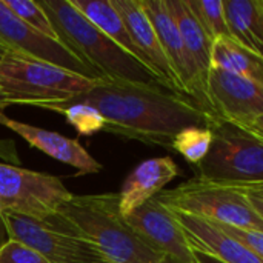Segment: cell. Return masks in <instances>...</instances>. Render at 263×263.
Listing matches in <instances>:
<instances>
[{"mask_svg": "<svg viewBox=\"0 0 263 263\" xmlns=\"http://www.w3.org/2000/svg\"><path fill=\"white\" fill-rule=\"evenodd\" d=\"M72 103L97 109L106 122V133L168 149L182 129L210 128L217 119L194 99L162 85L103 80L63 105Z\"/></svg>", "mask_w": 263, "mask_h": 263, "instance_id": "obj_1", "label": "cell"}, {"mask_svg": "<svg viewBox=\"0 0 263 263\" xmlns=\"http://www.w3.org/2000/svg\"><path fill=\"white\" fill-rule=\"evenodd\" d=\"M46 223L82 237L108 263H162L166 257L126 223L119 211V193L72 194Z\"/></svg>", "mask_w": 263, "mask_h": 263, "instance_id": "obj_2", "label": "cell"}, {"mask_svg": "<svg viewBox=\"0 0 263 263\" xmlns=\"http://www.w3.org/2000/svg\"><path fill=\"white\" fill-rule=\"evenodd\" d=\"M39 3L48 14L60 42L76 52L85 63L97 69L103 79L162 85L149 68L116 45L77 8H74L69 0H42Z\"/></svg>", "mask_w": 263, "mask_h": 263, "instance_id": "obj_3", "label": "cell"}, {"mask_svg": "<svg viewBox=\"0 0 263 263\" xmlns=\"http://www.w3.org/2000/svg\"><path fill=\"white\" fill-rule=\"evenodd\" d=\"M99 82L103 80H92L17 52H8L0 60V85L11 105L65 103Z\"/></svg>", "mask_w": 263, "mask_h": 263, "instance_id": "obj_4", "label": "cell"}, {"mask_svg": "<svg viewBox=\"0 0 263 263\" xmlns=\"http://www.w3.org/2000/svg\"><path fill=\"white\" fill-rule=\"evenodd\" d=\"M156 199L174 213L263 233V219L247 194L236 186L211 183L196 177L173 190H163Z\"/></svg>", "mask_w": 263, "mask_h": 263, "instance_id": "obj_5", "label": "cell"}, {"mask_svg": "<svg viewBox=\"0 0 263 263\" xmlns=\"http://www.w3.org/2000/svg\"><path fill=\"white\" fill-rule=\"evenodd\" d=\"M210 131L213 142L206 157L197 165L199 179L230 186L263 183L262 140L219 117Z\"/></svg>", "mask_w": 263, "mask_h": 263, "instance_id": "obj_6", "label": "cell"}, {"mask_svg": "<svg viewBox=\"0 0 263 263\" xmlns=\"http://www.w3.org/2000/svg\"><path fill=\"white\" fill-rule=\"evenodd\" d=\"M71 196L55 176L0 163V214L49 222Z\"/></svg>", "mask_w": 263, "mask_h": 263, "instance_id": "obj_7", "label": "cell"}, {"mask_svg": "<svg viewBox=\"0 0 263 263\" xmlns=\"http://www.w3.org/2000/svg\"><path fill=\"white\" fill-rule=\"evenodd\" d=\"M0 222L9 239L32 248L49 263H108L91 243L46 222L6 213L0 214Z\"/></svg>", "mask_w": 263, "mask_h": 263, "instance_id": "obj_8", "label": "cell"}, {"mask_svg": "<svg viewBox=\"0 0 263 263\" xmlns=\"http://www.w3.org/2000/svg\"><path fill=\"white\" fill-rule=\"evenodd\" d=\"M0 43L11 52L68 69L92 80H106L97 69L85 63L65 43L45 35L22 22L3 0H0Z\"/></svg>", "mask_w": 263, "mask_h": 263, "instance_id": "obj_9", "label": "cell"}, {"mask_svg": "<svg viewBox=\"0 0 263 263\" xmlns=\"http://www.w3.org/2000/svg\"><path fill=\"white\" fill-rule=\"evenodd\" d=\"M140 5L149 17L166 59L179 80L182 91L202 105L206 111L213 112L208 97V77L202 72L193 55L188 52L180 31L166 6L165 0H140ZM216 116V114H214Z\"/></svg>", "mask_w": 263, "mask_h": 263, "instance_id": "obj_10", "label": "cell"}, {"mask_svg": "<svg viewBox=\"0 0 263 263\" xmlns=\"http://www.w3.org/2000/svg\"><path fill=\"white\" fill-rule=\"evenodd\" d=\"M208 97L219 119L240 128L263 116V86L239 74L210 68Z\"/></svg>", "mask_w": 263, "mask_h": 263, "instance_id": "obj_11", "label": "cell"}, {"mask_svg": "<svg viewBox=\"0 0 263 263\" xmlns=\"http://www.w3.org/2000/svg\"><path fill=\"white\" fill-rule=\"evenodd\" d=\"M125 220L153 250L185 263H196L183 228L156 197L126 216Z\"/></svg>", "mask_w": 263, "mask_h": 263, "instance_id": "obj_12", "label": "cell"}, {"mask_svg": "<svg viewBox=\"0 0 263 263\" xmlns=\"http://www.w3.org/2000/svg\"><path fill=\"white\" fill-rule=\"evenodd\" d=\"M111 3L123 18L131 39L145 59L148 68L157 76L165 88L185 94L166 59L159 35L140 5V0H111Z\"/></svg>", "mask_w": 263, "mask_h": 263, "instance_id": "obj_13", "label": "cell"}, {"mask_svg": "<svg viewBox=\"0 0 263 263\" xmlns=\"http://www.w3.org/2000/svg\"><path fill=\"white\" fill-rule=\"evenodd\" d=\"M0 125L18 134L32 148H37L54 160L76 168L79 174H97L103 168L76 139H68L59 133L14 120L3 112H0Z\"/></svg>", "mask_w": 263, "mask_h": 263, "instance_id": "obj_14", "label": "cell"}, {"mask_svg": "<svg viewBox=\"0 0 263 263\" xmlns=\"http://www.w3.org/2000/svg\"><path fill=\"white\" fill-rule=\"evenodd\" d=\"M171 213L183 228L193 251L208 254L223 263H263L262 257L254 251L223 233L211 222L183 213Z\"/></svg>", "mask_w": 263, "mask_h": 263, "instance_id": "obj_15", "label": "cell"}, {"mask_svg": "<svg viewBox=\"0 0 263 263\" xmlns=\"http://www.w3.org/2000/svg\"><path fill=\"white\" fill-rule=\"evenodd\" d=\"M179 174L180 170L171 157H154L137 165L119 193V211L123 219L160 194Z\"/></svg>", "mask_w": 263, "mask_h": 263, "instance_id": "obj_16", "label": "cell"}, {"mask_svg": "<svg viewBox=\"0 0 263 263\" xmlns=\"http://www.w3.org/2000/svg\"><path fill=\"white\" fill-rule=\"evenodd\" d=\"M230 35L263 59V8L260 0H223Z\"/></svg>", "mask_w": 263, "mask_h": 263, "instance_id": "obj_17", "label": "cell"}, {"mask_svg": "<svg viewBox=\"0 0 263 263\" xmlns=\"http://www.w3.org/2000/svg\"><path fill=\"white\" fill-rule=\"evenodd\" d=\"M69 2L92 25H96L105 35H108L116 45H119L123 51H126L129 55H133L148 68L145 59L142 57L140 51L133 42L123 18L112 6L111 0H69Z\"/></svg>", "mask_w": 263, "mask_h": 263, "instance_id": "obj_18", "label": "cell"}, {"mask_svg": "<svg viewBox=\"0 0 263 263\" xmlns=\"http://www.w3.org/2000/svg\"><path fill=\"white\" fill-rule=\"evenodd\" d=\"M166 6L180 31L183 43L188 52L193 55L202 72L208 77V71L211 68V49L213 42L202 29L193 12L190 11L185 0H165Z\"/></svg>", "mask_w": 263, "mask_h": 263, "instance_id": "obj_19", "label": "cell"}, {"mask_svg": "<svg viewBox=\"0 0 263 263\" xmlns=\"http://www.w3.org/2000/svg\"><path fill=\"white\" fill-rule=\"evenodd\" d=\"M211 68L239 74L263 86V59L239 45L231 37H222L213 42Z\"/></svg>", "mask_w": 263, "mask_h": 263, "instance_id": "obj_20", "label": "cell"}, {"mask_svg": "<svg viewBox=\"0 0 263 263\" xmlns=\"http://www.w3.org/2000/svg\"><path fill=\"white\" fill-rule=\"evenodd\" d=\"M39 108L59 112L65 116L66 122L76 128V131L82 136H94L99 131H105L106 122L102 117V114L94 109L89 105L83 103H72V105H63V103H52V105H42Z\"/></svg>", "mask_w": 263, "mask_h": 263, "instance_id": "obj_21", "label": "cell"}, {"mask_svg": "<svg viewBox=\"0 0 263 263\" xmlns=\"http://www.w3.org/2000/svg\"><path fill=\"white\" fill-rule=\"evenodd\" d=\"M190 11L211 39V42L231 37L223 12V0H185Z\"/></svg>", "mask_w": 263, "mask_h": 263, "instance_id": "obj_22", "label": "cell"}, {"mask_svg": "<svg viewBox=\"0 0 263 263\" xmlns=\"http://www.w3.org/2000/svg\"><path fill=\"white\" fill-rule=\"evenodd\" d=\"M213 142V134L210 128L191 126L182 129L173 140L171 149L185 157L190 163L199 165L208 154Z\"/></svg>", "mask_w": 263, "mask_h": 263, "instance_id": "obj_23", "label": "cell"}, {"mask_svg": "<svg viewBox=\"0 0 263 263\" xmlns=\"http://www.w3.org/2000/svg\"><path fill=\"white\" fill-rule=\"evenodd\" d=\"M3 2L28 26L43 32L51 39L60 40L48 14L45 12V9L40 6L39 2H31V0H3Z\"/></svg>", "mask_w": 263, "mask_h": 263, "instance_id": "obj_24", "label": "cell"}, {"mask_svg": "<svg viewBox=\"0 0 263 263\" xmlns=\"http://www.w3.org/2000/svg\"><path fill=\"white\" fill-rule=\"evenodd\" d=\"M0 263H49L25 243L8 239L0 245Z\"/></svg>", "mask_w": 263, "mask_h": 263, "instance_id": "obj_25", "label": "cell"}, {"mask_svg": "<svg viewBox=\"0 0 263 263\" xmlns=\"http://www.w3.org/2000/svg\"><path fill=\"white\" fill-rule=\"evenodd\" d=\"M217 228H220L223 233L231 236L233 239L239 240L245 247H248L251 251H254L259 257L263 259V233L262 231H254V230H243V228H234L228 225H220V223H213Z\"/></svg>", "mask_w": 263, "mask_h": 263, "instance_id": "obj_26", "label": "cell"}, {"mask_svg": "<svg viewBox=\"0 0 263 263\" xmlns=\"http://www.w3.org/2000/svg\"><path fill=\"white\" fill-rule=\"evenodd\" d=\"M243 129L250 131L253 136H256L259 140H262L263 142V116H260L259 119H256L250 126H247V128H243Z\"/></svg>", "mask_w": 263, "mask_h": 263, "instance_id": "obj_27", "label": "cell"}, {"mask_svg": "<svg viewBox=\"0 0 263 263\" xmlns=\"http://www.w3.org/2000/svg\"><path fill=\"white\" fill-rule=\"evenodd\" d=\"M236 188L240 190L242 193L248 194V196H254V197L263 199V183H259V185H248V186H236Z\"/></svg>", "mask_w": 263, "mask_h": 263, "instance_id": "obj_28", "label": "cell"}, {"mask_svg": "<svg viewBox=\"0 0 263 263\" xmlns=\"http://www.w3.org/2000/svg\"><path fill=\"white\" fill-rule=\"evenodd\" d=\"M243 194H245V193H243ZM247 197L250 199V202H251V205L254 206V210L257 211V214L263 219V199L254 197V196H248V194H247Z\"/></svg>", "mask_w": 263, "mask_h": 263, "instance_id": "obj_29", "label": "cell"}, {"mask_svg": "<svg viewBox=\"0 0 263 263\" xmlns=\"http://www.w3.org/2000/svg\"><path fill=\"white\" fill-rule=\"evenodd\" d=\"M194 256H196V263H223L217 260L216 257H211V256L203 254V253H196L194 251Z\"/></svg>", "mask_w": 263, "mask_h": 263, "instance_id": "obj_30", "label": "cell"}, {"mask_svg": "<svg viewBox=\"0 0 263 263\" xmlns=\"http://www.w3.org/2000/svg\"><path fill=\"white\" fill-rule=\"evenodd\" d=\"M9 105H11V102H9V99H8V96H6L3 86L0 85V112H3V109H5L6 106H9Z\"/></svg>", "mask_w": 263, "mask_h": 263, "instance_id": "obj_31", "label": "cell"}, {"mask_svg": "<svg viewBox=\"0 0 263 263\" xmlns=\"http://www.w3.org/2000/svg\"><path fill=\"white\" fill-rule=\"evenodd\" d=\"M8 52H11V51H9V49H8L5 45H2V43H0V60H2V59H3V57L8 54Z\"/></svg>", "mask_w": 263, "mask_h": 263, "instance_id": "obj_32", "label": "cell"}, {"mask_svg": "<svg viewBox=\"0 0 263 263\" xmlns=\"http://www.w3.org/2000/svg\"><path fill=\"white\" fill-rule=\"evenodd\" d=\"M162 263H185V262H182V260H179V259H174V257H168V256H166Z\"/></svg>", "mask_w": 263, "mask_h": 263, "instance_id": "obj_33", "label": "cell"}, {"mask_svg": "<svg viewBox=\"0 0 263 263\" xmlns=\"http://www.w3.org/2000/svg\"><path fill=\"white\" fill-rule=\"evenodd\" d=\"M260 5H262V8H263V0H260Z\"/></svg>", "mask_w": 263, "mask_h": 263, "instance_id": "obj_34", "label": "cell"}]
</instances>
